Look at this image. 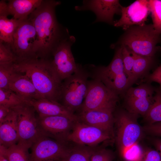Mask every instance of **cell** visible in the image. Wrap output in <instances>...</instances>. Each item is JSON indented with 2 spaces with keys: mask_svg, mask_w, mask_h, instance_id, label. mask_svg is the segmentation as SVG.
Listing matches in <instances>:
<instances>
[{
  "mask_svg": "<svg viewBox=\"0 0 161 161\" xmlns=\"http://www.w3.org/2000/svg\"><path fill=\"white\" fill-rule=\"evenodd\" d=\"M60 4L59 1L43 0L28 16L37 36L38 58L48 59L60 42L68 36V31L64 30L56 19L55 8Z\"/></svg>",
  "mask_w": 161,
  "mask_h": 161,
  "instance_id": "cell-1",
  "label": "cell"
},
{
  "mask_svg": "<svg viewBox=\"0 0 161 161\" xmlns=\"http://www.w3.org/2000/svg\"><path fill=\"white\" fill-rule=\"evenodd\" d=\"M15 70L31 80L42 98L58 102L61 98L62 81L48 59L35 58L14 63Z\"/></svg>",
  "mask_w": 161,
  "mask_h": 161,
  "instance_id": "cell-2",
  "label": "cell"
},
{
  "mask_svg": "<svg viewBox=\"0 0 161 161\" xmlns=\"http://www.w3.org/2000/svg\"><path fill=\"white\" fill-rule=\"evenodd\" d=\"M161 40V34L152 24L134 26L122 35L118 44L126 46L134 53L142 56L155 57L161 48L157 46Z\"/></svg>",
  "mask_w": 161,
  "mask_h": 161,
  "instance_id": "cell-3",
  "label": "cell"
},
{
  "mask_svg": "<svg viewBox=\"0 0 161 161\" xmlns=\"http://www.w3.org/2000/svg\"><path fill=\"white\" fill-rule=\"evenodd\" d=\"M90 76L88 71L78 64L77 71L62 82L61 104L73 113L79 111L82 106L88 92Z\"/></svg>",
  "mask_w": 161,
  "mask_h": 161,
  "instance_id": "cell-4",
  "label": "cell"
},
{
  "mask_svg": "<svg viewBox=\"0 0 161 161\" xmlns=\"http://www.w3.org/2000/svg\"><path fill=\"white\" fill-rule=\"evenodd\" d=\"M116 141L120 156L137 145L143 135V128L138 123V115L123 109L114 113Z\"/></svg>",
  "mask_w": 161,
  "mask_h": 161,
  "instance_id": "cell-5",
  "label": "cell"
},
{
  "mask_svg": "<svg viewBox=\"0 0 161 161\" xmlns=\"http://www.w3.org/2000/svg\"><path fill=\"white\" fill-rule=\"evenodd\" d=\"M92 75L119 96L124 95L128 89V77L124 71L121 45L116 49L110 64L94 67Z\"/></svg>",
  "mask_w": 161,
  "mask_h": 161,
  "instance_id": "cell-6",
  "label": "cell"
},
{
  "mask_svg": "<svg viewBox=\"0 0 161 161\" xmlns=\"http://www.w3.org/2000/svg\"><path fill=\"white\" fill-rule=\"evenodd\" d=\"M37 41L34 26L28 18L23 20L16 30L10 44L16 62L38 58L36 54Z\"/></svg>",
  "mask_w": 161,
  "mask_h": 161,
  "instance_id": "cell-7",
  "label": "cell"
},
{
  "mask_svg": "<svg viewBox=\"0 0 161 161\" xmlns=\"http://www.w3.org/2000/svg\"><path fill=\"white\" fill-rule=\"evenodd\" d=\"M12 108L17 115L19 136L18 143L30 148L35 142L44 136L40 129L36 112L32 106L26 103Z\"/></svg>",
  "mask_w": 161,
  "mask_h": 161,
  "instance_id": "cell-8",
  "label": "cell"
},
{
  "mask_svg": "<svg viewBox=\"0 0 161 161\" xmlns=\"http://www.w3.org/2000/svg\"><path fill=\"white\" fill-rule=\"evenodd\" d=\"M119 96L99 80H89L88 92L80 112L106 109L115 111Z\"/></svg>",
  "mask_w": 161,
  "mask_h": 161,
  "instance_id": "cell-9",
  "label": "cell"
},
{
  "mask_svg": "<svg viewBox=\"0 0 161 161\" xmlns=\"http://www.w3.org/2000/svg\"><path fill=\"white\" fill-rule=\"evenodd\" d=\"M75 41L74 37L68 36L60 42L51 55V63L62 81L74 73L78 68V64H76L71 50Z\"/></svg>",
  "mask_w": 161,
  "mask_h": 161,
  "instance_id": "cell-10",
  "label": "cell"
},
{
  "mask_svg": "<svg viewBox=\"0 0 161 161\" xmlns=\"http://www.w3.org/2000/svg\"><path fill=\"white\" fill-rule=\"evenodd\" d=\"M70 143L43 136L31 147V161H61L67 153Z\"/></svg>",
  "mask_w": 161,
  "mask_h": 161,
  "instance_id": "cell-11",
  "label": "cell"
},
{
  "mask_svg": "<svg viewBox=\"0 0 161 161\" xmlns=\"http://www.w3.org/2000/svg\"><path fill=\"white\" fill-rule=\"evenodd\" d=\"M113 138L101 130L78 120L74 122L67 140L74 144L95 147L100 143Z\"/></svg>",
  "mask_w": 161,
  "mask_h": 161,
  "instance_id": "cell-12",
  "label": "cell"
},
{
  "mask_svg": "<svg viewBox=\"0 0 161 161\" xmlns=\"http://www.w3.org/2000/svg\"><path fill=\"white\" fill-rule=\"evenodd\" d=\"M40 130L43 135L57 140L69 142L68 136L74 122L78 120L64 115L38 117Z\"/></svg>",
  "mask_w": 161,
  "mask_h": 161,
  "instance_id": "cell-13",
  "label": "cell"
},
{
  "mask_svg": "<svg viewBox=\"0 0 161 161\" xmlns=\"http://www.w3.org/2000/svg\"><path fill=\"white\" fill-rule=\"evenodd\" d=\"M150 13L149 0H137L127 7L122 6L121 17L113 25L125 31L134 26H142L146 24Z\"/></svg>",
  "mask_w": 161,
  "mask_h": 161,
  "instance_id": "cell-14",
  "label": "cell"
},
{
  "mask_svg": "<svg viewBox=\"0 0 161 161\" xmlns=\"http://www.w3.org/2000/svg\"><path fill=\"white\" fill-rule=\"evenodd\" d=\"M122 6L118 0H84L82 5L76 6L75 9L93 12L96 16L94 23L102 21L113 24L114 16L115 14H121Z\"/></svg>",
  "mask_w": 161,
  "mask_h": 161,
  "instance_id": "cell-15",
  "label": "cell"
},
{
  "mask_svg": "<svg viewBox=\"0 0 161 161\" xmlns=\"http://www.w3.org/2000/svg\"><path fill=\"white\" fill-rule=\"evenodd\" d=\"M114 111L109 109H96L80 112L76 115L79 121L101 130L113 138Z\"/></svg>",
  "mask_w": 161,
  "mask_h": 161,
  "instance_id": "cell-16",
  "label": "cell"
},
{
  "mask_svg": "<svg viewBox=\"0 0 161 161\" xmlns=\"http://www.w3.org/2000/svg\"><path fill=\"white\" fill-rule=\"evenodd\" d=\"M26 103L34 108L38 114L39 117L64 115L78 120L76 114L70 112L62 104L52 100L41 98L27 100Z\"/></svg>",
  "mask_w": 161,
  "mask_h": 161,
  "instance_id": "cell-17",
  "label": "cell"
},
{
  "mask_svg": "<svg viewBox=\"0 0 161 161\" xmlns=\"http://www.w3.org/2000/svg\"><path fill=\"white\" fill-rule=\"evenodd\" d=\"M8 89L24 99L26 102L42 98L31 79L16 70L10 80Z\"/></svg>",
  "mask_w": 161,
  "mask_h": 161,
  "instance_id": "cell-18",
  "label": "cell"
},
{
  "mask_svg": "<svg viewBox=\"0 0 161 161\" xmlns=\"http://www.w3.org/2000/svg\"><path fill=\"white\" fill-rule=\"evenodd\" d=\"M18 140L16 114L11 108L8 114L0 122V145L8 148L17 143Z\"/></svg>",
  "mask_w": 161,
  "mask_h": 161,
  "instance_id": "cell-19",
  "label": "cell"
},
{
  "mask_svg": "<svg viewBox=\"0 0 161 161\" xmlns=\"http://www.w3.org/2000/svg\"><path fill=\"white\" fill-rule=\"evenodd\" d=\"M129 51L133 58L134 63L131 75L128 80V89L138 79L148 74L155 62V57L142 56Z\"/></svg>",
  "mask_w": 161,
  "mask_h": 161,
  "instance_id": "cell-20",
  "label": "cell"
},
{
  "mask_svg": "<svg viewBox=\"0 0 161 161\" xmlns=\"http://www.w3.org/2000/svg\"><path fill=\"white\" fill-rule=\"evenodd\" d=\"M43 0H10L7 4L9 15L16 19L24 20L41 4Z\"/></svg>",
  "mask_w": 161,
  "mask_h": 161,
  "instance_id": "cell-21",
  "label": "cell"
},
{
  "mask_svg": "<svg viewBox=\"0 0 161 161\" xmlns=\"http://www.w3.org/2000/svg\"><path fill=\"white\" fill-rule=\"evenodd\" d=\"M30 148L19 143L8 148L0 145V154L9 161H31Z\"/></svg>",
  "mask_w": 161,
  "mask_h": 161,
  "instance_id": "cell-22",
  "label": "cell"
},
{
  "mask_svg": "<svg viewBox=\"0 0 161 161\" xmlns=\"http://www.w3.org/2000/svg\"><path fill=\"white\" fill-rule=\"evenodd\" d=\"M7 16L0 15V42L11 44L15 32L24 20L16 19L13 18L9 19Z\"/></svg>",
  "mask_w": 161,
  "mask_h": 161,
  "instance_id": "cell-23",
  "label": "cell"
},
{
  "mask_svg": "<svg viewBox=\"0 0 161 161\" xmlns=\"http://www.w3.org/2000/svg\"><path fill=\"white\" fill-rule=\"evenodd\" d=\"M73 144L70 145L66 155L60 161H91L96 147Z\"/></svg>",
  "mask_w": 161,
  "mask_h": 161,
  "instance_id": "cell-24",
  "label": "cell"
},
{
  "mask_svg": "<svg viewBox=\"0 0 161 161\" xmlns=\"http://www.w3.org/2000/svg\"><path fill=\"white\" fill-rule=\"evenodd\" d=\"M154 95L147 97L125 99L127 111L144 117L149 110L153 102Z\"/></svg>",
  "mask_w": 161,
  "mask_h": 161,
  "instance_id": "cell-25",
  "label": "cell"
},
{
  "mask_svg": "<svg viewBox=\"0 0 161 161\" xmlns=\"http://www.w3.org/2000/svg\"><path fill=\"white\" fill-rule=\"evenodd\" d=\"M144 117L148 124L161 122V89L159 87L156 88L153 102Z\"/></svg>",
  "mask_w": 161,
  "mask_h": 161,
  "instance_id": "cell-26",
  "label": "cell"
},
{
  "mask_svg": "<svg viewBox=\"0 0 161 161\" xmlns=\"http://www.w3.org/2000/svg\"><path fill=\"white\" fill-rule=\"evenodd\" d=\"M156 88L151 86L150 83H143L136 87H131L125 92L124 95L125 99L153 96Z\"/></svg>",
  "mask_w": 161,
  "mask_h": 161,
  "instance_id": "cell-27",
  "label": "cell"
},
{
  "mask_svg": "<svg viewBox=\"0 0 161 161\" xmlns=\"http://www.w3.org/2000/svg\"><path fill=\"white\" fill-rule=\"evenodd\" d=\"M26 102L24 99L10 89L0 88V105L11 108Z\"/></svg>",
  "mask_w": 161,
  "mask_h": 161,
  "instance_id": "cell-28",
  "label": "cell"
},
{
  "mask_svg": "<svg viewBox=\"0 0 161 161\" xmlns=\"http://www.w3.org/2000/svg\"><path fill=\"white\" fill-rule=\"evenodd\" d=\"M149 3L155 30L161 34V0H149Z\"/></svg>",
  "mask_w": 161,
  "mask_h": 161,
  "instance_id": "cell-29",
  "label": "cell"
},
{
  "mask_svg": "<svg viewBox=\"0 0 161 161\" xmlns=\"http://www.w3.org/2000/svg\"><path fill=\"white\" fill-rule=\"evenodd\" d=\"M14 63L0 64V88L8 89L10 79L16 71Z\"/></svg>",
  "mask_w": 161,
  "mask_h": 161,
  "instance_id": "cell-30",
  "label": "cell"
},
{
  "mask_svg": "<svg viewBox=\"0 0 161 161\" xmlns=\"http://www.w3.org/2000/svg\"><path fill=\"white\" fill-rule=\"evenodd\" d=\"M17 58L10 44L0 42V64L16 63Z\"/></svg>",
  "mask_w": 161,
  "mask_h": 161,
  "instance_id": "cell-31",
  "label": "cell"
},
{
  "mask_svg": "<svg viewBox=\"0 0 161 161\" xmlns=\"http://www.w3.org/2000/svg\"><path fill=\"white\" fill-rule=\"evenodd\" d=\"M120 45L122 47V59L124 71L128 77V80L131 75L134 59L128 48L124 45Z\"/></svg>",
  "mask_w": 161,
  "mask_h": 161,
  "instance_id": "cell-32",
  "label": "cell"
},
{
  "mask_svg": "<svg viewBox=\"0 0 161 161\" xmlns=\"http://www.w3.org/2000/svg\"><path fill=\"white\" fill-rule=\"evenodd\" d=\"M114 158V154L111 151L96 147L91 156V161H113Z\"/></svg>",
  "mask_w": 161,
  "mask_h": 161,
  "instance_id": "cell-33",
  "label": "cell"
},
{
  "mask_svg": "<svg viewBox=\"0 0 161 161\" xmlns=\"http://www.w3.org/2000/svg\"><path fill=\"white\" fill-rule=\"evenodd\" d=\"M142 81L150 83L152 82L157 83L160 85L159 87L161 89V64L156 68L152 73L145 77Z\"/></svg>",
  "mask_w": 161,
  "mask_h": 161,
  "instance_id": "cell-34",
  "label": "cell"
},
{
  "mask_svg": "<svg viewBox=\"0 0 161 161\" xmlns=\"http://www.w3.org/2000/svg\"><path fill=\"white\" fill-rule=\"evenodd\" d=\"M143 131L155 136L161 137V122L148 124L143 127Z\"/></svg>",
  "mask_w": 161,
  "mask_h": 161,
  "instance_id": "cell-35",
  "label": "cell"
},
{
  "mask_svg": "<svg viewBox=\"0 0 161 161\" xmlns=\"http://www.w3.org/2000/svg\"><path fill=\"white\" fill-rule=\"evenodd\" d=\"M142 161H161V156L157 150L150 149L145 152Z\"/></svg>",
  "mask_w": 161,
  "mask_h": 161,
  "instance_id": "cell-36",
  "label": "cell"
},
{
  "mask_svg": "<svg viewBox=\"0 0 161 161\" xmlns=\"http://www.w3.org/2000/svg\"><path fill=\"white\" fill-rule=\"evenodd\" d=\"M11 108L0 105V122L3 120L8 114Z\"/></svg>",
  "mask_w": 161,
  "mask_h": 161,
  "instance_id": "cell-37",
  "label": "cell"
},
{
  "mask_svg": "<svg viewBox=\"0 0 161 161\" xmlns=\"http://www.w3.org/2000/svg\"><path fill=\"white\" fill-rule=\"evenodd\" d=\"M153 143L161 156V139H157L154 140Z\"/></svg>",
  "mask_w": 161,
  "mask_h": 161,
  "instance_id": "cell-38",
  "label": "cell"
},
{
  "mask_svg": "<svg viewBox=\"0 0 161 161\" xmlns=\"http://www.w3.org/2000/svg\"><path fill=\"white\" fill-rule=\"evenodd\" d=\"M0 161H9L3 155L0 154Z\"/></svg>",
  "mask_w": 161,
  "mask_h": 161,
  "instance_id": "cell-39",
  "label": "cell"
},
{
  "mask_svg": "<svg viewBox=\"0 0 161 161\" xmlns=\"http://www.w3.org/2000/svg\"><path fill=\"white\" fill-rule=\"evenodd\" d=\"M47 161H60L59 160H49Z\"/></svg>",
  "mask_w": 161,
  "mask_h": 161,
  "instance_id": "cell-40",
  "label": "cell"
}]
</instances>
